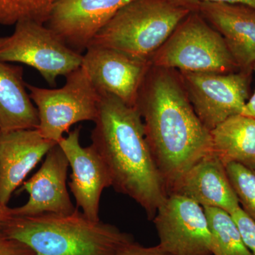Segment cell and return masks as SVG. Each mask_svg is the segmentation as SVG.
<instances>
[{
    "label": "cell",
    "instance_id": "obj_1",
    "mask_svg": "<svg viewBox=\"0 0 255 255\" xmlns=\"http://www.w3.org/2000/svg\"><path fill=\"white\" fill-rule=\"evenodd\" d=\"M135 108L143 119L146 140L168 195L194 164L212 152L211 133L196 115L182 81L169 69L150 64Z\"/></svg>",
    "mask_w": 255,
    "mask_h": 255
},
{
    "label": "cell",
    "instance_id": "obj_2",
    "mask_svg": "<svg viewBox=\"0 0 255 255\" xmlns=\"http://www.w3.org/2000/svg\"><path fill=\"white\" fill-rule=\"evenodd\" d=\"M94 122L91 145L107 166L112 187L133 199L153 220L167 192L140 114L114 96L102 95Z\"/></svg>",
    "mask_w": 255,
    "mask_h": 255
},
{
    "label": "cell",
    "instance_id": "obj_3",
    "mask_svg": "<svg viewBox=\"0 0 255 255\" xmlns=\"http://www.w3.org/2000/svg\"><path fill=\"white\" fill-rule=\"evenodd\" d=\"M1 231L35 255H114L134 241L130 234L92 221L79 209L70 214H11Z\"/></svg>",
    "mask_w": 255,
    "mask_h": 255
},
{
    "label": "cell",
    "instance_id": "obj_4",
    "mask_svg": "<svg viewBox=\"0 0 255 255\" xmlns=\"http://www.w3.org/2000/svg\"><path fill=\"white\" fill-rule=\"evenodd\" d=\"M191 11L174 0H132L117 11L90 45L150 61Z\"/></svg>",
    "mask_w": 255,
    "mask_h": 255
},
{
    "label": "cell",
    "instance_id": "obj_5",
    "mask_svg": "<svg viewBox=\"0 0 255 255\" xmlns=\"http://www.w3.org/2000/svg\"><path fill=\"white\" fill-rule=\"evenodd\" d=\"M151 65L192 73L239 71L222 36L191 11L150 58Z\"/></svg>",
    "mask_w": 255,
    "mask_h": 255
},
{
    "label": "cell",
    "instance_id": "obj_6",
    "mask_svg": "<svg viewBox=\"0 0 255 255\" xmlns=\"http://www.w3.org/2000/svg\"><path fill=\"white\" fill-rule=\"evenodd\" d=\"M61 88L46 89L26 84L38 111L37 130L42 136L58 143L70 127L79 122H95L101 95L82 67L68 74Z\"/></svg>",
    "mask_w": 255,
    "mask_h": 255
},
{
    "label": "cell",
    "instance_id": "obj_7",
    "mask_svg": "<svg viewBox=\"0 0 255 255\" xmlns=\"http://www.w3.org/2000/svg\"><path fill=\"white\" fill-rule=\"evenodd\" d=\"M83 55L72 50L46 24L21 20L9 36L0 37V60L34 68L50 85L82 66Z\"/></svg>",
    "mask_w": 255,
    "mask_h": 255
},
{
    "label": "cell",
    "instance_id": "obj_8",
    "mask_svg": "<svg viewBox=\"0 0 255 255\" xmlns=\"http://www.w3.org/2000/svg\"><path fill=\"white\" fill-rule=\"evenodd\" d=\"M252 71L231 73L182 72L181 81L196 115L211 131L248 102Z\"/></svg>",
    "mask_w": 255,
    "mask_h": 255
},
{
    "label": "cell",
    "instance_id": "obj_9",
    "mask_svg": "<svg viewBox=\"0 0 255 255\" xmlns=\"http://www.w3.org/2000/svg\"><path fill=\"white\" fill-rule=\"evenodd\" d=\"M159 243L172 255H213L204 207L187 196L169 194L153 219Z\"/></svg>",
    "mask_w": 255,
    "mask_h": 255
},
{
    "label": "cell",
    "instance_id": "obj_10",
    "mask_svg": "<svg viewBox=\"0 0 255 255\" xmlns=\"http://www.w3.org/2000/svg\"><path fill=\"white\" fill-rule=\"evenodd\" d=\"M150 61L139 59L119 50L90 45L82 67L100 95H110L135 107L139 90Z\"/></svg>",
    "mask_w": 255,
    "mask_h": 255
},
{
    "label": "cell",
    "instance_id": "obj_11",
    "mask_svg": "<svg viewBox=\"0 0 255 255\" xmlns=\"http://www.w3.org/2000/svg\"><path fill=\"white\" fill-rule=\"evenodd\" d=\"M132 0H58L47 27L72 50L82 54L119 9Z\"/></svg>",
    "mask_w": 255,
    "mask_h": 255
},
{
    "label": "cell",
    "instance_id": "obj_12",
    "mask_svg": "<svg viewBox=\"0 0 255 255\" xmlns=\"http://www.w3.org/2000/svg\"><path fill=\"white\" fill-rule=\"evenodd\" d=\"M81 127L75 128L58 142L66 156L72 169L69 187L76 202L77 209L92 221L99 218L102 192L112 187V180L107 166L92 145L82 147L80 144Z\"/></svg>",
    "mask_w": 255,
    "mask_h": 255
},
{
    "label": "cell",
    "instance_id": "obj_13",
    "mask_svg": "<svg viewBox=\"0 0 255 255\" xmlns=\"http://www.w3.org/2000/svg\"><path fill=\"white\" fill-rule=\"evenodd\" d=\"M69 162L60 146H53L45 156L41 168L23 183L20 191L29 194L24 205L11 208L14 216H32L46 214H70L76 210L67 188Z\"/></svg>",
    "mask_w": 255,
    "mask_h": 255
},
{
    "label": "cell",
    "instance_id": "obj_14",
    "mask_svg": "<svg viewBox=\"0 0 255 255\" xmlns=\"http://www.w3.org/2000/svg\"><path fill=\"white\" fill-rule=\"evenodd\" d=\"M222 36L239 70L255 63V9L241 4L203 2L193 6Z\"/></svg>",
    "mask_w": 255,
    "mask_h": 255
},
{
    "label": "cell",
    "instance_id": "obj_15",
    "mask_svg": "<svg viewBox=\"0 0 255 255\" xmlns=\"http://www.w3.org/2000/svg\"><path fill=\"white\" fill-rule=\"evenodd\" d=\"M37 129L0 132V204L11 195L28 173L55 145Z\"/></svg>",
    "mask_w": 255,
    "mask_h": 255
},
{
    "label": "cell",
    "instance_id": "obj_16",
    "mask_svg": "<svg viewBox=\"0 0 255 255\" xmlns=\"http://www.w3.org/2000/svg\"><path fill=\"white\" fill-rule=\"evenodd\" d=\"M169 194L187 196L203 207L218 208L231 215L241 207L226 165L212 152L194 164Z\"/></svg>",
    "mask_w": 255,
    "mask_h": 255
},
{
    "label": "cell",
    "instance_id": "obj_17",
    "mask_svg": "<svg viewBox=\"0 0 255 255\" xmlns=\"http://www.w3.org/2000/svg\"><path fill=\"white\" fill-rule=\"evenodd\" d=\"M23 76L22 67L0 60V132L38 127V111Z\"/></svg>",
    "mask_w": 255,
    "mask_h": 255
},
{
    "label": "cell",
    "instance_id": "obj_18",
    "mask_svg": "<svg viewBox=\"0 0 255 255\" xmlns=\"http://www.w3.org/2000/svg\"><path fill=\"white\" fill-rule=\"evenodd\" d=\"M212 152L226 165L238 162L255 170V119L233 116L210 131Z\"/></svg>",
    "mask_w": 255,
    "mask_h": 255
},
{
    "label": "cell",
    "instance_id": "obj_19",
    "mask_svg": "<svg viewBox=\"0 0 255 255\" xmlns=\"http://www.w3.org/2000/svg\"><path fill=\"white\" fill-rule=\"evenodd\" d=\"M204 209L211 233L213 255H253L231 214L218 208Z\"/></svg>",
    "mask_w": 255,
    "mask_h": 255
},
{
    "label": "cell",
    "instance_id": "obj_20",
    "mask_svg": "<svg viewBox=\"0 0 255 255\" xmlns=\"http://www.w3.org/2000/svg\"><path fill=\"white\" fill-rule=\"evenodd\" d=\"M58 0H0V24L11 26L21 20L46 24Z\"/></svg>",
    "mask_w": 255,
    "mask_h": 255
},
{
    "label": "cell",
    "instance_id": "obj_21",
    "mask_svg": "<svg viewBox=\"0 0 255 255\" xmlns=\"http://www.w3.org/2000/svg\"><path fill=\"white\" fill-rule=\"evenodd\" d=\"M226 172L242 209L255 221V170L238 162L226 164Z\"/></svg>",
    "mask_w": 255,
    "mask_h": 255
},
{
    "label": "cell",
    "instance_id": "obj_22",
    "mask_svg": "<svg viewBox=\"0 0 255 255\" xmlns=\"http://www.w3.org/2000/svg\"><path fill=\"white\" fill-rule=\"evenodd\" d=\"M231 216L237 225L245 245L252 255H255V221L242 209L241 206Z\"/></svg>",
    "mask_w": 255,
    "mask_h": 255
},
{
    "label": "cell",
    "instance_id": "obj_23",
    "mask_svg": "<svg viewBox=\"0 0 255 255\" xmlns=\"http://www.w3.org/2000/svg\"><path fill=\"white\" fill-rule=\"evenodd\" d=\"M0 255H35L28 246L6 236L0 230Z\"/></svg>",
    "mask_w": 255,
    "mask_h": 255
},
{
    "label": "cell",
    "instance_id": "obj_24",
    "mask_svg": "<svg viewBox=\"0 0 255 255\" xmlns=\"http://www.w3.org/2000/svg\"><path fill=\"white\" fill-rule=\"evenodd\" d=\"M114 255H172L166 251L160 245L154 247H144L132 242L119 250Z\"/></svg>",
    "mask_w": 255,
    "mask_h": 255
},
{
    "label": "cell",
    "instance_id": "obj_25",
    "mask_svg": "<svg viewBox=\"0 0 255 255\" xmlns=\"http://www.w3.org/2000/svg\"><path fill=\"white\" fill-rule=\"evenodd\" d=\"M176 2L187 6L191 10L193 6L199 3H227V4H241L251 6L255 9V0H174ZM192 11V10H191Z\"/></svg>",
    "mask_w": 255,
    "mask_h": 255
},
{
    "label": "cell",
    "instance_id": "obj_26",
    "mask_svg": "<svg viewBox=\"0 0 255 255\" xmlns=\"http://www.w3.org/2000/svg\"><path fill=\"white\" fill-rule=\"evenodd\" d=\"M253 70L255 72V63L253 65ZM241 114L255 119V91L251 99L247 102Z\"/></svg>",
    "mask_w": 255,
    "mask_h": 255
},
{
    "label": "cell",
    "instance_id": "obj_27",
    "mask_svg": "<svg viewBox=\"0 0 255 255\" xmlns=\"http://www.w3.org/2000/svg\"><path fill=\"white\" fill-rule=\"evenodd\" d=\"M10 217H11V208L0 204V230H1L4 223Z\"/></svg>",
    "mask_w": 255,
    "mask_h": 255
}]
</instances>
